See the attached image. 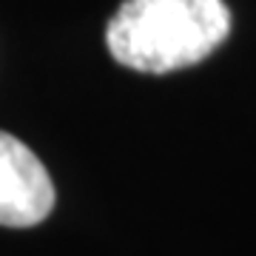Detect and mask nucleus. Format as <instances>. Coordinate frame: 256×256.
I'll use <instances>...</instances> for the list:
<instances>
[{
  "label": "nucleus",
  "mask_w": 256,
  "mask_h": 256,
  "mask_svg": "<svg viewBox=\"0 0 256 256\" xmlns=\"http://www.w3.org/2000/svg\"><path fill=\"white\" fill-rule=\"evenodd\" d=\"M230 34L225 0H126L106 28L111 57L142 74L196 66Z\"/></svg>",
  "instance_id": "1"
},
{
  "label": "nucleus",
  "mask_w": 256,
  "mask_h": 256,
  "mask_svg": "<svg viewBox=\"0 0 256 256\" xmlns=\"http://www.w3.org/2000/svg\"><path fill=\"white\" fill-rule=\"evenodd\" d=\"M54 208V185L46 165L18 137L0 131V225L32 228Z\"/></svg>",
  "instance_id": "2"
}]
</instances>
